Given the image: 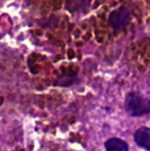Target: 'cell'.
Wrapping results in <instances>:
<instances>
[{"instance_id": "obj_1", "label": "cell", "mask_w": 150, "mask_h": 151, "mask_svg": "<svg viewBox=\"0 0 150 151\" xmlns=\"http://www.w3.org/2000/svg\"><path fill=\"white\" fill-rule=\"evenodd\" d=\"M124 107L131 116H142L150 112V101L139 93H132L126 97Z\"/></svg>"}, {"instance_id": "obj_2", "label": "cell", "mask_w": 150, "mask_h": 151, "mask_svg": "<svg viewBox=\"0 0 150 151\" xmlns=\"http://www.w3.org/2000/svg\"><path fill=\"white\" fill-rule=\"evenodd\" d=\"M130 22V12L126 8L114 10L109 16V23L114 29H121Z\"/></svg>"}, {"instance_id": "obj_3", "label": "cell", "mask_w": 150, "mask_h": 151, "mask_svg": "<svg viewBox=\"0 0 150 151\" xmlns=\"http://www.w3.org/2000/svg\"><path fill=\"white\" fill-rule=\"evenodd\" d=\"M135 141L140 147L150 150V127H141L135 134Z\"/></svg>"}, {"instance_id": "obj_4", "label": "cell", "mask_w": 150, "mask_h": 151, "mask_svg": "<svg viewBox=\"0 0 150 151\" xmlns=\"http://www.w3.org/2000/svg\"><path fill=\"white\" fill-rule=\"evenodd\" d=\"M105 147L107 151H128V147L126 142L116 138L109 139L105 143Z\"/></svg>"}, {"instance_id": "obj_5", "label": "cell", "mask_w": 150, "mask_h": 151, "mask_svg": "<svg viewBox=\"0 0 150 151\" xmlns=\"http://www.w3.org/2000/svg\"><path fill=\"white\" fill-rule=\"evenodd\" d=\"M72 56H73V54H72V50H70V52H69V57H70V58H72Z\"/></svg>"}]
</instances>
